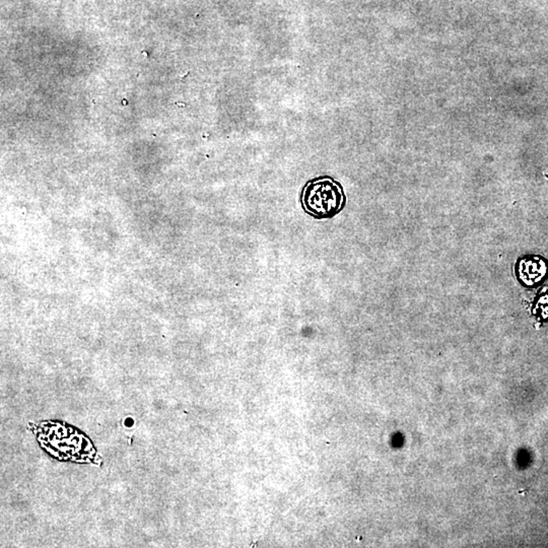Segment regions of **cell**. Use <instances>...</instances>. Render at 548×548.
I'll list each match as a JSON object with an SVG mask.
<instances>
[{
    "mask_svg": "<svg viewBox=\"0 0 548 548\" xmlns=\"http://www.w3.org/2000/svg\"><path fill=\"white\" fill-rule=\"evenodd\" d=\"M302 202L305 210L312 216L328 219L341 212L345 195L338 183L331 178H319L305 187Z\"/></svg>",
    "mask_w": 548,
    "mask_h": 548,
    "instance_id": "1",
    "label": "cell"
},
{
    "mask_svg": "<svg viewBox=\"0 0 548 548\" xmlns=\"http://www.w3.org/2000/svg\"><path fill=\"white\" fill-rule=\"evenodd\" d=\"M547 262L538 256H527L518 262L517 274L522 283L527 287H534L547 276Z\"/></svg>",
    "mask_w": 548,
    "mask_h": 548,
    "instance_id": "2",
    "label": "cell"
},
{
    "mask_svg": "<svg viewBox=\"0 0 548 548\" xmlns=\"http://www.w3.org/2000/svg\"><path fill=\"white\" fill-rule=\"evenodd\" d=\"M535 311H536V313L539 314L541 317L545 318V319H548V294H545V296H542L539 298Z\"/></svg>",
    "mask_w": 548,
    "mask_h": 548,
    "instance_id": "3",
    "label": "cell"
}]
</instances>
